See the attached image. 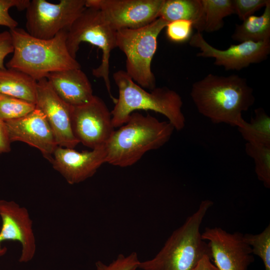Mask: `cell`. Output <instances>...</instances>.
Instances as JSON below:
<instances>
[{
    "instance_id": "obj_25",
    "label": "cell",
    "mask_w": 270,
    "mask_h": 270,
    "mask_svg": "<svg viewBox=\"0 0 270 270\" xmlns=\"http://www.w3.org/2000/svg\"><path fill=\"white\" fill-rule=\"evenodd\" d=\"M243 238L251 248L252 254L261 258L265 270H270V224L260 234H246Z\"/></svg>"
},
{
    "instance_id": "obj_13",
    "label": "cell",
    "mask_w": 270,
    "mask_h": 270,
    "mask_svg": "<svg viewBox=\"0 0 270 270\" xmlns=\"http://www.w3.org/2000/svg\"><path fill=\"white\" fill-rule=\"evenodd\" d=\"M36 106L45 115L58 146L74 148L80 143L72 127V106L56 94L46 78L37 81Z\"/></svg>"
},
{
    "instance_id": "obj_19",
    "label": "cell",
    "mask_w": 270,
    "mask_h": 270,
    "mask_svg": "<svg viewBox=\"0 0 270 270\" xmlns=\"http://www.w3.org/2000/svg\"><path fill=\"white\" fill-rule=\"evenodd\" d=\"M37 81L28 75L8 68H0V94L36 104Z\"/></svg>"
},
{
    "instance_id": "obj_32",
    "label": "cell",
    "mask_w": 270,
    "mask_h": 270,
    "mask_svg": "<svg viewBox=\"0 0 270 270\" xmlns=\"http://www.w3.org/2000/svg\"><path fill=\"white\" fill-rule=\"evenodd\" d=\"M192 270H218L208 256H204Z\"/></svg>"
},
{
    "instance_id": "obj_27",
    "label": "cell",
    "mask_w": 270,
    "mask_h": 270,
    "mask_svg": "<svg viewBox=\"0 0 270 270\" xmlns=\"http://www.w3.org/2000/svg\"><path fill=\"white\" fill-rule=\"evenodd\" d=\"M168 38L174 42H184L192 36L193 23L187 20H178L168 22L166 26Z\"/></svg>"
},
{
    "instance_id": "obj_33",
    "label": "cell",
    "mask_w": 270,
    "mask_h": 270,
    "mask_svg": "<svg viewBox=\"0 0 270 270\" xmlns=\"http://www.w3.org/2000/svg\"><path fill=\"white\" fill-rule=\"evenodd\" d=\"M6 252V247L0 248V256H2Z\"/></svg>"
},
{
    "instance_id": "obj_11",
    "label": "cell",
    "mask_w": 270,
    "mask_h": 270,
    "mask_svg": "<svg viewBox=\"0 0 270 270\" xmlns=\"http://www.w3.org/2000/svg\"><path fill=\"white\" fill-rule=\"evenodd\" d=\"M189 44L200 50L197 56L213 58L216 66L226 70H240L251 64L261 62L270 53V40L242 42L232 44L227 49L220 50L208 43L202 33L198 32L192 35Z\"/></svg>"
},
{
    "instance_id": "obj_6",
    "label": "cell",
    "mask_w": 270,
    "mask_h": 270,
    "mask_svg": "<svg viewBox=\"0 0 270 270\" xmlns=\"http://www.w3.org/2000/svg\"><path fill=\"white\" fill-rule=\"evenodd\" d=\"M116 32L105 18L101 11L86 6L66 32V44L71 56L76 58L82 42H88L98 47L102 52L100 64L92 70L94 76L102 78L108 94L114 103L110 80V58L116 47Z\"/></svg>"
},
{
    "instance_id": "obj_26",
    "label": "cell",
    "mask_w": 270,
    "mask_h": 270,
    "mask_svg": "<svg viewBox=\"0 0 270 270\" xmlns=\"http://www.w3.org/2000/svg\"><path fill=\"white\" fill-rule=\"evenodd\" d=\"M138 254L134 252L128 256L120 254L109 264L98 260L96 262V270H136L140 262Z\"/></svg>"
},
{
    "instance_id": "obj_28",
    "label": "cell",
    "mask_w": 270,
    "mask_h": 270,
    "mask_svg": "<svg viewBox=\"0 0 270 270\" xmlns=\"http://www.w3.org/2000/svg\"><path fill=\"white\" fill-rule=\"evenodd\" d=\"M30 2V0H0V26L10 30L17 28L18 22L10 16L9 10L14 7L20 10H26Z\"/></svg>"
},
{
    "instance_id": "obj_7",
    "label": "cell",
    "mask_w": 270,
    "mask_h": 270,
    "mask_svg": "<svg viewBox=\"0 0 270 270\" xmlns=\"http://www.w3.org/2000/svg\"><path fill=\"white\" fill-rule=\"evenodd\" d=\"M168 24L158 18L140 28L117 30L116 47L126 56V72L143 88L152 90L156 88L152 62L156 50L158 36Z\"/></svg>"
},
{
    "instance_id": "obj_8",
    "label": "cell",
    "mask_w": 270,
    "mask_h": 270,
    "mask_svg": "<svg viewBox=\"0 0 270 270\" xmlns=\"http://www.w3.org/2000/svg\"><path fill=\"white\" fill-rule=\"evenodd\" d=\"M86 0H60L53 4L32 0L26 8V31L36 38L48 40L68 31L86 8Z\"/></svg>"
},
{
    "instance_id": "obj_3",
    "label": "cell",
    "mask_w": 270,
    "mask_h": 270,
    "mask_svg": "<svg viewBox=\"0 0 270 270\" xmlns=\"http://www.w3.org/2000/svg\"><path fill=\"white\" fill-rule=\"evenodd\" d=\"M174 130L168 121L133 112L105 146L106 163L122 168L132 166L146 152L168 142Z\"/></svg>"
},
{
    "instance_id": "obj_14",
    "label": "cell",
    "mask_w": 270,
    "mask_h": 270,
    "mask_svg": "<svg viewBox=\"0 0 270 270\" xmlns=\"http://www.w3.org/2000/svg\"><path fill=\"white\" fill-rule=\"evenodd\" d=\"M10 143L21 142L38 150L50 162L58 146L44 113L38 108L20 118L4 122Z\"/></svg>"
},
{
    "instance_id": "obj_31",
    "label": "cell",
    "mask_w": 270,
    "mask_h": 270,
    "mask_svg": "<svg viewBox=\"0 0 270 270\" xmlns=\"http://www.w3.org/2000/svg\"><path fill=\"white\" fill-rule=\"evenodd\" d=\"M10 144L4 122L0 119V155L10 151Z\"/></svg>"
},
{
    "instance_id": "obj_16",
    "label": "cell",
    "mask_w": 270,
    "mask_h": 270,
    "mask_svg": "<svg viewBox=\"0 0 270 270\" xmlns=\"http://www.w3.org/2000/svg\"><path fill=\"white\" fill-rule=\"evenodd\" d=\"M106 158L105 146L82 152L58 146L50 162L68 184H74L92 176Z\"/></svg>"
},
{
    "instance_id": "obj_18",
    "label": "cell",
    "mask_w": 270,
    "mask_h": 270,
    "mask_svg": "<svg viewBox=\"0 0 270 270\" xmlns=\"http://www.w3.org/2000/svg\"><path fill=\"white\" fill-rule=\"evenodd\" d=\"M158 18L168 23L178 20H190L198 32L204 31V14L201 0H164Z\"/></svg>"
},
{
    "instance_id": "obj_12",
    "label": "cell",
    "mask_w": 270,
    "mask_h": 270,
    "mask_svg": "<svg viewBox=\"0 0 270 270\" xmlns=\"http://www.w3.org/2000/svg\"><path fill=\"white\" fill-rule=\"evenodd\" d=\"M202 237L208 241L211 260L218 270H247L254 261L251 248L239 232L230 233L220 227H207Z\"/></svg>"
},
{
    "instance_id": "obj_21",
    "label": "cell",
    "mask_w": 270,
    "mask_h": 270,
    "mask_svg": "<svg viewBox=\"0 0 270 270\" xmlns=\"http://www.w3.org/2000/svg\"><path fill=\"white\" fill-rule=\"evenodd\" d=\"M238 128L247 142L270 146V117L263 108L256 109L250 122L244 120Z\"/></svg>"
},
{
    "instance_id": "obj_9",
    "label": "cell",
    "mask_w": 270,
    "mask_h": 270,
    "mask_svg": "<svg viewBox=\"0 0 270 270\" xmlns=\"http://www.w3.org/2000/svg\"><path fill=\"white\" fill-rule=\"evenodd\" d=\"M71 123L76 140L92 150L104 146L115 130L111 112L96 96L87 104L72 106Z\"/></svg>"
},
{
    "instance_id": "obj_1",
    "label": "cell",
    "mask_w": 270,
    "mask_h": 270,
    "mask_svg": "<svg viewBox=\"0 0 270 270\" xmlns=\"http://www.w3.org/2000/svg\"><path fill=\"white\" fill-rule=\"evenodd\" d=\"M190 94L199 113L212 123L238 128L245 120L242 112L255 101L252 88L236 74H208L192 84Z\"/></svg>"
},
{
    "instance_id": "obj_22",
    "label": "cell",
    "mask_w": 270,
    "mask_h": 270,
    "mask_svg": "<svg viewBox=\"0 0 270 270\" xmlns=\"http://www.w3.org/2000/svg\"><path fill=\"white\" fill-rule=\"evenodd\" d=\"M204 14V31L212 32L221 29L224 18L234 14L232 0H201Z\"/></svg>"
},
{
    "instance_id": "obj_23",
    "label": "cell",
    "mask_w": 270,
    "mask_h": 270,
    "mask_svg": "<svg viewBox=\"0 0 270 270\" xmlns=\"http://www.w3.org/2000/svg\"><path fill=\"white\" fill-rule=\"evenodd\" d=\"M246 154L253 158L258 179L266 188H270V146L247 142Z\"/></svg>"
},
{
    "instance_id": "obj_15",
    "label": "cell",
    "mask_w": 270,
    "mask_h": 270,
    "mask_svg": "<svg viewBox=\"0 0 270 270\" xmlns=\"http://www.w3.org/2000/svg\"><path fill=\"white\" fill-rule=\"evenodd\" d=\"M0 248L5 240L17 241L21 245L20 262H27L34 257L36 242L32 222L26 208L15 202L0 200Z\"/></svg>"
},
{
    "instance_id": "obj_5",
    "label": "cell",
    "mask_w": 270,
    "mask_h": 270,
    "mask_svg": "<svg viewBox=\"0 0 270 270\" xmlns=\"http://www.w3.org/2000/svg\"><path fill=\"white\" fill-rule=\"evenodd\" d=\"M213 202L203 200L197 210L174 230L152 258L140 262L142 270H192L204 256L210 258L208 243L203 240L200 227Z\"/></svg>"
},
{
    "instance_id": "obj_10",
    "label": "cell",
    "mask_w": 270,
    "mask_h": 270,
    "mask_svg": "<svg viewBox=\"0 0 270 270\" xmlns=\"http://www.w3.org/2000/svg\"><path fill=\"white\" fill-rule=\"evenodd\" d=\"M164 0H86L100 10L116 31L144 26L158 18Z\"/></svg>"
},
{
    "instance_id": "obj_30",
    "label": "cell",
    "mask_w": 270,
    "mask_h": 270,
    "mask_svg": "<svg viewBox=\"0 0 270 270\" xmlns=\"http://www.w3.org/2000/svg\"><path fill=\"white\" fill-rule=\"evenodd\" d=\"M14 52V46L10 31L0 32V68H5L4 60L10 54Z\"/></svg>"
},
{
    "instance_id": "obj_4",
    "label": "cell",
    "mask_w": 270,
    "mask_h": 270,
    "mask_svg": "<svg viewBox=\"0 0 270 270\" xmlns=\"http://www.w3.org/2000/svg\"><path fill=\"white\" fill-rule=\"evenodd\" d=\"M113 79L118 90V97L111 111L114 128L124 124L134 111L150 110L164 116L174 130L179 131L184 128L182 100L176 91L164 86L147 92L123 70L114 72Z\"/></svg>"
},
{
    "instance_id": "obj_20",
    "label": "cell",
    "mask_w": 270,
    "mask_h": 270,
    "mask_svg": "<svg viewBox=\"0 0 270 270\" xmlns=\"http://www.w3.org/2000/svg\"><path fill=\"white\" fill-rule=\"evenodd\" d=\"M232 38L240 42L270 40V0L261 16H250L242 24H236Z\"/></svg>"
},
{
    "instance_id": "obj_24",
    "label": "cell",
    "mask_w": 270,
    "mask_h": 270,
    "mask_svg": "<svg viewBox=\"0 0 270 270\" xmlns=\"http://www.w3.org/2000/svg\"><path fill=\"white\" fill-rule=\"evenodd\" d=\"M36 108L32 102L0 94V119L4 122L24 116Z\"/></svg>"
},
{
    "instance_id": "obj_29",
    "label": "cell",
    "mask_w": 270,
    "mask_h": 270,
    "mask_svg": "<svg viewBox=\"0 0 270 270\" xmlns=\"http://www.w3.org/2000/svg\"><path fill=\"white\" fill-rule=\"evenodd\" d=\"M268 0H232L234 14L244 20L264 7Z\"/></svg>"
},
{
    "instance_id": "obj_17",
    "label": "cell",
    "mask_w": 270,
    "mask_h": 270,
    "mask_svg": "<svg viewBox=\"0 0 270 270\" xmlns=\"http://www.w3.org/2000/svg\"><path fill=\"white\" fill-rule=\"evenodd\" d=\"M46 79L56 94L72 106L87 104L95 96L90 81L81 68L52 72Z\"/></svg>"
},
{
    "instance_id": "obj_2",
    "label": "cell",
    "mask_w": 270,
    "mask_h": 270,
    "mask_svg": "<svg viewBox=\"0 0 270 270\" xmlns=\"http://www.w3.org/2000/svg\"><path fill=\"white\" fill-rule=\"evenodd\" d=\"M10 32L14 52L6 64L7 68L22 72L36 81L52 72L81 68L68 50L67 31H62L48 40L34 37L21 28L10 30Z\"/></svg>"
}]
</instances>
